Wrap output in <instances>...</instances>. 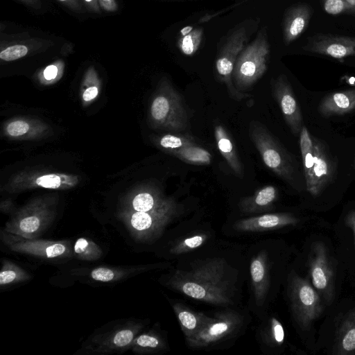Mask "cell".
I'll return each mask as SVG.
<instances>
[{"mask_svg": "<svg viewBox=\"0 0 355 355\" xmlns=\"http://www.w3.org/2000/svg\"><path fill=\"white\" fill-rule=\"evenodd\" d=\"M303 255L305 276L328 309L338 300L345 277L333 240L321 232H311L306 238Z\"/></svg>", "mask_w": 355, "mask_h": 355, "instance_id": "obj_1", "label": "cell"}, {"mask_svg": "<svg viewBox=\"0 0 355 355\" xmlns=\"http://www.w3.org/2000/svg\"><path fill=\"white\" fill-rule=\"evenodd\" d=\"M171 286L185 295L217 306L233 304L234 282L222 259H209L191 270L176 271Z\"/></svg>", "mask_w": 355, "mask_h": 355, "instance_id": "obj_2", "label": "cell"}, {"mask_svg": "<svg viewBox=\"0 0 355 355\" xmlns=\"http://www.w3.org/2000/svg\"><path fill=\"white\" fill-rule=\"evenodd\" d=\"M286 296L295 328L306 348L315 354V323L327 309L321 297L305 275L291 268L286 279Z\"/></svg>", "mask_w": 355, "mask_h": 355, "instance_id": "obj_3", "label": "cell"}, {"mask_svg": "<svg viewBox=\"0 0 355 355\" xmlns=\"http://www.w3.org/2000/svg\"><path fill=\"white\" fill-rule=\"evenodd\" d=\"M324 316L317 332L315 354L355 355V298L338 300Z\"/></svg>", "mask_w": 355, "mask_h": 355, "instance_id": "obj_4", "label": "cell"}, {"mask_svg": "<svg viewBox=\"0 0 355 355\" xmlns=\"http://www.w3.org/2000/svg\"><path fill=\"white\" fill-rule=\"evenodd\" d=\"M270 53L266 28L263 27L236 59L232 79L238 90L244 92L263 76L268 69Z\"/></svg>", "mask_w": 355, "mask_h": 355, "instance_id": "obj_5", "label": "cell"}, {"mask_svg": "<svg viewBox=\"0 0 355 355\" xmlns=\"http://www.w3.org/2000/svg\"><path fill=\"white\" fill-rule=\"evenodd\" d=\"M248 132L265 165L277 176L295 187L296 168L288 153L261 122L252 121Z\"/></svg>", "mask_w": 355, "mask_h": 355, "instance_id": "obj_6", "label": "cell"}, {"mask_svg": "<svg viewBox=\"0 0 355 355\" xmlns=\"http://www.w3.org/2000/svg\"><path fill=\"white\" fill-rule=\"evenodd\" d=\"M150 114L155 125L174 132H180L189 125V114L180 93L164 80L150 107Z\"/></svg>", "mask_w": 355, "mask_h": 355, "instance_id": "obj_7", "label": "cell"}, {"mask_svg": "<svg viewBox=\"0 0 355 355\" xmlns=\"http://www.w3.org/2000/svg\"><path fill=\"white\" fill-rule=\"evenodd\" d=\"M250 35L247 25L242 24L236 27L225 37L218 51L215 62V70L218 80L225 85L230 97L236 101L250 96L249 94L238 90L232 79L236 59L247 46Z\"/></svg>", "mask_w": 355, "mask_h": 355, "instance_id": "obj_8", "label": "cell"}, {"mask_svg": "<svg viewBox=\"0 0 355 355\" xmlns=\"http://www.w3.org/2000/svg\"><path fill=\"white\" fill-rule=\"evenodd\" d=\"M180 206L170 198L159 207L147 212L132 211L124 218L132 236L142 242L159 237L166 226L180 214Z\"/></svg>", "mask_w": 355, "mask_h": 355, "instance_id": "obj_9", "label": "cell"}, {"mask_svg": "<svg viewBox=\"0 0 355 355\" xmlns=\"http://www.w3.org/2000/svg\"><path fill=\"white\" fill-rule=\"evenodd\" d=\"M242 318L236 312L227 311L207 317L198 331L190 338L187 345L191 348H202L227 338L239 331Z\"/></svg>", "mask_w": 355, "mask_h": 355, "instance_id": "obj_10", "label": "cell"}, {"mask_svg": "<svg viewBox=\"0 0 355 355\" xmlns=\"http://www.w3.org/2000/svg\"><path fill=\"white\" fill-rule=\"evenodd\" d=\"M333 242L347 277L355 288V209H351L333 225Z\"/></svg>", "mask_w": 355, "mask_h": 355, "instance_id": "obj_11", "label": "cell"}, {"mask_svg": "<svg viewBox=\"0 0 355 355\" xmlns=\"http://www.w3.org/2000/svg\"><path fill=\"white\" fill-rule=\"evenodd\" d=\"M1 239L12 251L44 259H61L73 257V250L67 241L26 239L2 231Z\"/></svg>", "mask_w": 355, "mask_h": 355, "instance_id": "obj_12", "label": "cell"}, {"mask_svg": "<svg viewBox=\"0 0 355 355\" xmlns=\"http://www.w3.org/2000/svg\"><path fill=\"white\" fill-rule=\"evenodd\" d=\"M314 163L310 180L306 183L307 191L313 196L320 195L334 180L336 163L327 144L312 136Z\"/></svg>", "mask_w": 355, "mask_h": 355, "instance_id": "obj_13", "label": "cell"}, {"mask_svg": "<svg viewBox=\"0 0 355 355\" xmlns=\"http://www.w3.org/2000/svg\"><path fill=\"white\" fill-rule=\"evenodd\" d=\"M271 89L291 132L294 135L300 133L303 126L302 112L286 76L281 74L272 79Z\"/></svg>", "mask_w": 355, "mask_h": 355, "instance_id": "obj_14", "label": "cell"}, {"mask_svg": "<svg viewBox=\"0 0 355 355\" xmlns=\"http://www.w3.org/2000/svg\"><path fill=\"white\" fill-rule=\"evenodd\" d=\"M307 223H312L309 217L302 218L293 213L281 212L266 214L239 220L236 223L234 228L242 232H257L284 227L312 228L311 226L306 225Z\"/></svg>", "mask_w": 355, "mask_h": 355, "instance_id": "obj_15", "label": "cell"}, {"mask_svg": "<svg viewBox=\"0 0 355 355\" xmlns=\"http://www.w3.org/2000/svg\"><path fill=\"white\" fill-rule=\"evenodd\" d=\"M303 49L335 59L355 56V37L318 35L309 38Z\"/></svg>", "mask_w": 355, "mask_h": 355, "instance_id": "obj_16", "label": "cell"}, {"mask_svg": "<svg viewBox=\"0 0 355 355\" xmlns=\"http://www.w3.org/2000/svg\"><path fill=\"white\" fill-rule=\"evenodd\" d=\"M311 17V8L297 4L286 12L283 23V38L286 45L297 40L306 28Z\"/></svg>", "mask_w": 355, "mask_h": 355, "instance_id": "obj_17", "label": "cell"}, {"mask_svg": "<svg viewBox=\"0 0 355 355\" xmlns=\"http://www.w3.org/2000/svg\"><path fill=\"white\" fill-rule=\"evenodd\" d=\"M250 275L256 302L261 305L269 287V267L267 254L262 252L250 263Z\"/></svg>", "mask_w": 355, "mask_h": 355, "instance_id": "obj_18", "label": "cell"}, {"mask_svg": "<svg viewBox=\"0 0 355 355\" xmlns=\"http://www.w3.org/2000/svg\"><path fill=\"white\" fill-rule=\"evenodd\" d=\"M355 109V89L331 93L319 105V112L324 116L340 115Z\"/></svg>", "mask_w": 355, "mask_h": 355, "instance_id": "obj_19", "label": "cell"}, {"mask_svg": "<svg viewBox=\"0 0 355 355\" xmlns=\"http://www.w3.org/2000/svg\"><path fill=\"white\" fill-rule=\"evenodd\" d=\"M214 136L217 147L229 166L237 177L243 178V164L239 159L236 146L229 132L223 125H217L214 128Z\"/></svg>", "mask_w": 355, "mask_h": 355, "instance_id": "obj_20", "label": "cell"}, {"mask_svg": "<svg viewBox=\"0 0 355 355\" xmlns=\"http://www.w3.org/2000/svg\"><path fill=\"white\" fill-rule=\"evenodd\" d=\"M278 196L277 188L272 185L265 186L257 190L252 196L241 200L239 204L244 213H257L272 209Z\"/></svg>", "mask_w": 355, "mask_h": 355, "instance_id": "obj_21", "label": "cell"}, {"mask_svg": "<svg viewBox=\"0 0 355 355\" xmlns=\"http://www.w3.org/2000/svg\"><path fill=\"white\" fill-rule=\"evenodd\" d=\"M139 329V326L133 324L118 328L101 339L98 350L106 352L131 347Z\"/></svg>", "mask_w": 355, "mask_h": 355, "instance_id": "obj_22", "label": "cell"}, {"mask_svg": "<svg viewBox=\"0 0 355 355\" xmlns=\"http://www.w3.org/2000/svg\"><path fill=\"white\" fill-rule=\"evenodd\" d=\"M173 309L186 340L198 331L208 317L203 313L195 312L181 304H174Z\"/></svg>", "mask_w": 355, "mask_h": 355, "instance_id": "obj_23", "label": "cell"}, {"mask_svg": "<svg viewBox=\"0 0 355 355\" xmlns=\"http://www.w3.org/2000/svg\"><path fill=\"white\" fill-rule=\"evenodd\" d=\"M203 37V28L187 26L182 28L177 41L179 50L185 55L192 56L198 50Z\"/></svg>", "mask_w": 355, "mask_h": 355, "instance_id": "obj_24", "label": "cell"}, {"mask_svg": "<svg viewBox=\"0 0 355 355\" xmlns=\"http://www.w3.org/2000/svg\"><path fill=\"white\" fill-rule=\"evenodd\" d=\"M172 155L193 165H208L212 160L210 153L196 144L184 146L174 152Z\"/></svg>", "mask_w": 355, "mask_h": 355, "instance_id": "obj_25", "label": "cell"}, {"mask_svg": "<svg viewBox=\"0 0 355 355\" xmlns=\"http://www.w3.org/2000/svg\"><path fill=\"white\" fill-rule=\"evenodd\" d=\"M300 146L306 183L310 180L313 166L314 151L312 136L304 125L302 126L300 133Z\"/></svg>", "mask_w": 355, "mask_h": 355, "instance_id": "obj_26", "label": "cell"}, {"mask_svg": "<svg viewBox=\"0 0 355 355\" xmlns=\"http://www.w3.org/2000/svg\"><path fill=\"white\" fill-rule=\"evenodd\" d=\"M73 254L80 260L94 261L102 257L103 252L92 240L80 237L73 244Z\"/></svg>", "mask_w": 355, "mask_h": 355, "instance_id": "obj_27", "label": "cell"}, {"mask_svg": "<svg viewBox=\"0 0 355 355\" xmlns=\"http://www.w3.org/2000/svg\"><path fill=\"white\" fill-rule=\"evenodd\" d=\"M31 278L30 275L13 262L5 259L2 261L0 271V286L1 288L12 284L26 281Z\"/></svg>", "mask_w": 355, "mask_h": 355, "instance_id": "obj_28", "label": "cell"}, {"mask_svg": "<svg viewBox=\"0 0 355 355\" xmlns=\"http://www.w3.org/2000/svg\"><path fill=\"white\" fill-rule=\"evenodd\" d=\"M169 198L150 192H141L134 197L132 201V209L134 211H150L164 205Z\"/></svg>", "mask_w": 355, "mask_h": 355, "instance_id": "obj_29", "label": "cell"}, {"mask_svg": "<svg viewBox=\"0 0 355 355\" xmlns=\"http://www.w3.org/2000/svg\"><path fill=\"white\" fill-rule=\"evenodd\" d=\"M158 142L159 146L171 155L184 146L196 144L191 135L182 134L164 135Z\"/></svg>", "mask_w": 355, "mask_h": 355, "instance_id": "obj_30", "label": "cell"}, {"mask_svg": "<svg viewBox=\"0 0 355 355\" xmlns=\"http://www.w3.org/2000/svg\"><path fill=\"white\" fill-rule=\"evenodd\" d=\"M164 346L160 338L153 333H146L136 337L131 345L136 351H150L162 348Z\"/></svg>", "mask_w": 355, "mask_h": 355, "instance_id": "obj_31", "label": "cell"}, {"mask_svg": "<svg viewBox=\"0 0 355 355\" xmlns=\"http://www.w3.org/2000/svg\"><path fill=\"white\" fill-rule=\"evenodd\" d=\"M207 238V235L204 234L187 237L174 245L171 248V252L173 254H180L196 249L205 243Z\"/></svg>", "mask_w": 355, "mask_h": 355, "instance_id": "obj_32", "label": "cell"}, {"mask_svg": "<svg viewBox=\"0 0 355 355\" xmlns=\"http://www.w3.org/2000/svg\"><path fill=\"white\" fill-rule=\"evenodd\" d=\"M30 47H32V46L23 42H17L6 46H5V48L1 47L0 58L1 60L6 62L18 60L26 56L29 53Z\"/></svg>", "mask_w": 355, "mask_h": 355, "instance_id": "obj_33", "label": "cell"}, {"mask_svg": "<svg viewBox=\"0 0 355 355\" xmlns=\"http://www.w3.org/2000/svg\"><path fill=\"white\" fill-rule=\"evenodd\" d=\"M321 1L324 10L329 15L355 12V5L346 0H321Z\"/></svg>", "mask_w": 355, "mask_h": 355, "instance_id": "obj_34", "label": "cell"}, {"mask_svg": "<svg viewBox=\"0 0 355 355\" xmlns=\"http://www.w3.org/2000/svg\"><path fill=\"white\" fill-rule=\"evenodd\" d=\"M123 272L114 268L98 267L91 271V277L96 281L110 282L118 280L123 277Z\"/></svg>", "mask_w": 355, "mask_h": 355, "instance_id": "obj_35", "label": "cell"}, {"mask_svg": "<svg viewBox=\"0 0 355 355\" xmlns=\"http://www.w3.org/2000/svg\"><path fill=\"white\" fill-rule=\"evenodd\" d=\"M271 336L276 346H281L285 340V333L282 323L276 318H271Z\"/></svg>", "mask_w": 355, "mask_h": 355, "instance_id": "obj_36", "label": "cell"}, {"mask_svg": "<svg viewBox=\"0 0 355 355\" xmlns=\"http://www.w3.org/2000/svg\"><path fill=\"white\" fill-rule=\"evenodd\" d=\"M36 182L44 188L56 189L60 185V178L55 175H46L38 178Z\"/></svg>", "mask_w": 355, "mask_h": 355, "instance_id": "obj_37", "label": "cell"}, {"mask_svg": "<svg viewBox=\"0 0 355 355\" xmlns=\"http://www.w3.org/2000/svg\"><path fill=\"white\" fill-rule=\"evenodd\" d=\"M29 125L23 121H15L7 127V132L11 136H20L28 132Z\"/></svg>", "mask_w": 355, "mask_h": 355, "instance_id": "obj_38", "label": "cell"}, {"mask_svg": "<svg viewBox=\"0 0 355 355\" xmlns=\"http://www.w3.org/2000/svg\"><path fill=\"white\" fill-rule=\"evenodd\" d=\"M60 63L50 64L44 69L43 76L46 80H51L56 78L59 71L58 64Z\"/></svg>", "mask_w": 355, "mask_h": 355, "instance_id": "obj_39", "label": "cell"}, {"mask_svg": "<svg viewBox=\"0 0 355 355\" xmlns=\"http://www.w3.org/2000/svg\"><path fill=\"white\" fill-rule=\"evenodd\" d=\"M100 7L105 12H114L118 10L116 0H98Z\"/></svg>", "mask_w": 355, "mask_h": 355, "instance_id": "obj_40", "label": "cell"}, {"mask_svg": "<svg viewBox=\"0 0 355 355\" xmlns=\"http://www.w3.org/2000/svg\"><path fill=\"white\" fill-rule=\"evenodd\" d=\"M70 10L76 12H83V6L79 0H58Z\"/></svg>", "mask_w": 355, "mask_h": 355, "instance_id": "obj_41", "label": "cell"}, {"mask_svg": "<svg viewBox=\"0 0 355 355\" xmlns=\"http://www.w3.org/2000/svg\"><path fill=\"white\" fill-rule=\"evenodd\" d=\"M87 10L93 13L101 14V7L98 0H83Z\"/></svg>", "mask_w": 355, "mask_h": 355, "instance_id": "obj_42", "label": "cell"}, {"mask_svg": "<svg viewBox=\"0 0 355 355\" xmlns=\"http://www.w3.org/2000/svg\"><path fill=\"white\" fill-rule=\"evenodd\" d=\"M98 94V89L96 87H90L87 88L83 95V99L86 101H89L94 98Z\"/></svg>", "mask_w": 355, "mask_h": 355, "instance_id": "obj_43", "label": "cell"}, {"mask_svg": "<svg viewBox=\"0 0 355 355\" xmlns=\"http://www.w3.org/2000/svg\"><path fill=\"white\" fill-rule=\"evenodd\" d=\"M24 5L29 6L35 9H39L41 8L42 3L41 0H18Z\"/></svg>", "mask_w": 355, "mask_h": 355, "instance_id": "obj_44", "label": "cell"}, {"mask_svg": "<svg viewBox=\"0 0 355 355\" xmlns=\"http://www.w3.org/2000/svg\"><path fill=\"white\" fill-rule=\"evenodd\" d=\"M346 1H347L348 2H349L352 4L355 5V0H346Z\"/></svg>", "mask_w": 355, "mask_h": 355, "instance_id": "obj_45", "label": "cell"}, {"mask_svg": "<svg viewBox=\"0 0 355 355\" xmlns=\"http://www.w3.org/2000/svg\"><path fill=\"white\" fill-rule=\"evenodd\" d=\"M354 168H355V159H354Z\"/></svg>", "mask_w": 355, "mask_h": 355, "instance_id": "obj_46", "label": "cell"}]
</instances>
